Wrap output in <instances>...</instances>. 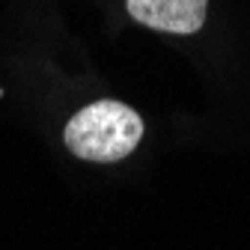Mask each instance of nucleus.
<instances>
[{"label":"nucleus","mask_w":250,"mask_h":250,"mask_svg":"<svg viewBox=\"0 0 250 250\" xmlns=\"http://www.w3.org/2000/svg\"><path fill=\"white\" fill-rule=\"evenodd\" d=\"M143 137V119L134 107L102 99L78 110L66 125V146L75 158L110 164L131 155Z\"/></svg>","instance_id":"obj_1"},{"label":"nucleus","mask_w":250,"mask_h":250,"mask_svg":"<svg viewBox=\"0 0 250 250\" xmlns=\"http://www.w3.org/2000/svg\"><path fill=\"white\" fill-rule=\"evenodd\" d=\"M128 15L158 33L191 36L206 24L208 0H125Z\"/></svg>","instance_id":"obj_2"}]
</instances>
